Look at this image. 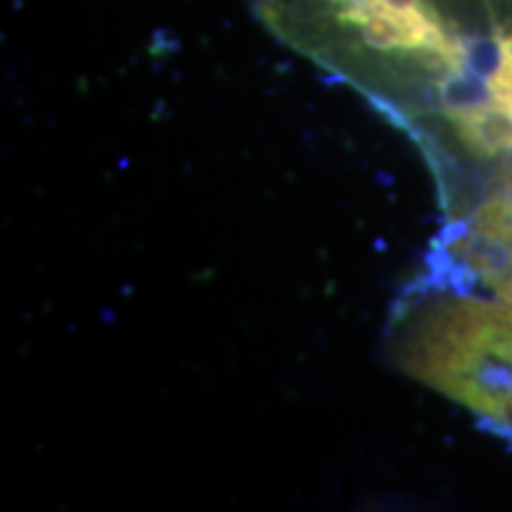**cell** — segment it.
Masks as SVG:
<instances>
[{
  "label": "cell",
  "mask_w": 512,
  "mask_h": 512,
  "mask_svg": "<svg viewBox=\"0 0 512 512\" xmlns=\"http://www.w3.org/2000/svg\"><path fill=\"white\" fill-rule=\"evenodd\" d=\"M280 46L401 128L444 223L512 185V0H254Z\"/></svg>",
  "instance_id": "obj_1"
}]
</instances>
